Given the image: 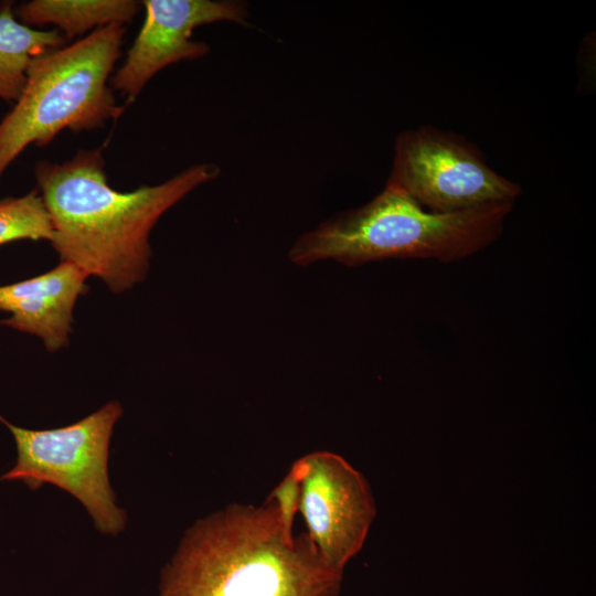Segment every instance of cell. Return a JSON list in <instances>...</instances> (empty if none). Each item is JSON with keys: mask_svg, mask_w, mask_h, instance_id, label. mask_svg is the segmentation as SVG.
Returning a JSON list of instances; mask_svg holds the SVG:
<instances>
[{"mask_svg": "<svg viewBox=\"0 0 596 596\" xmlns=\"http://www.w3.org/2000/svg\"><path fill=\"white\" fill-rule=\"evenodd\" d=\"M142 25L126 57L110 77L113 91L127 103L139 96L161 70L180 61L205 56L210 47L192 38L194 29L215 22L244 24L248 6L231 0H143Z\"/></svg>", "mask_w": 596, "mask_h": 596, "instance_id": "ba28073f", "label": "cell"}, {"mask_svg": "<svg viewBox=\"0 0 596 596\" xmlns=\"http://www.w3.org/2000/svg\"><path fill=\"white\" fill-rule=\"evenodd\" d=\"M435 213H458L511 203L521 187L493 170L461 135L430 125L402 131L386 181Z\"/></svg>", "mask_w": 596, "mask_h": 596, "instance_id": "8992f818", "label": "cell"}, {"mask_svg": "<svg viewBox=\"0 0 596 596\" xmlns=\"http://www.w3.org/2000/svg\"><path fill=\"white\" fill-rule=\"evenodd\" d=\"M126 28L114 23L35 56L13 107L0 120V179L31 145L43 147L63 130L104 128L124 110L110 86Z\"/></svg>", "mask_w": 596, "mask_h": 596, "instance_id": "277c9868", "label": "cell"}, {"mask_svg": "<svg viewBox=\"0 0 596 596\" xmlns=\"http://www.w3.org/2000/svg\"><path fill=\"white\" fill-rule=\"evenodd\" d=\"M219 174L214 163H195L161 183L121 192L108 184L100 147L79 149L62 162L41 160L34 169L61 262L98 277L114 292L146 277L149 236L159 219Z\"/></svg>", "mask_w": 596, "mask_h": 596, "instance_id": "6da1fadb", "label": "cell"}, {"mask_svg": "<svg viewBox=\"0 0 596 596\" xmlns=\"http://www.w3.org/2000/svg\"><path fill=\"white\" fill-rule=\"evenodd\" d=\"M121 414V405L114 401L74 424L40 430L18 427L0 415L18 449L14 467L0 480H19L32 490L56 486L85 507L99 532L118 534L125 529L126 513L115 501L108 456Z\"/></svg>", "mask_w": 596, "mask_h": 596, "instance_id": "5b68a950", "label": "cell"}, {"mask_svg": "<svg viewBox=\"0 0 596 596\" xmlns=\"http://www.w3.org/2000/svg\"><path fill=\"white\" fill-rule=\"evenodd\" d=\"M512 207L502 203L435 213L386 183L364 205L343 211L298 237L288 257L298 266L333 260L355 267L391 258L457 262L496 242Z\"/></svg>", "mask_w": 596, "mask_h": 596, "instance_id": "3957f363", "label": "cell"}, {"mask_svg": "<svg viewBox=\"0 0 596 596\" xmlns=\"http://www.w3.org/2000/svg\"><path fill=\"white\" fill-rule=\"evenodd\" d=\"M294 465L300 476L299 512L306 534L319 556L343 573L375 517L370 487L362 473L331 451H312Z\"/></svg>", "mask_w": 596, "mask_h": 596, "instance_id": "52a82bcc", "label": "cell"}, {"mask_svg": "<svg viewBox=\"0 0 596 596\" xmlns=\"http://www.w3.org/2000/svg\"><path fill=\"white\" fill-rule=\"evenodd\" d=\"M13 2L0 6V99L15 102L26 82L31 61L67 41L56 29L42 31L20 22Z\"/></svg>", "mask_w": 596, "mask_h": 596, "instance_id": "8fae6325", "label": "cell"}, {"mask_svg": "<svg viewBox=\"0 0 596 596\" xmlns=\"http://www.w3.org/2000/svg\"><path fill=\"white\" fill-rule=\"evenodd\" d=\"M342 574L275 505L232 503L196 521L161 571L158 596H340Z\"/></svg>", "mask_w": 596, "mask_h": 596, "instance_id": "7a4b0ae2", "label": "cell"}, {"mask_svg": "<svg viewBox=\"0 0 596 596\" xmlns=\"http://www.w3.org/2000/svg\"><path fill=\"white\" fill-rule=\"evenodd\" d=\"M267 501L275 505L286 531L292 533V524L300 502V476L295 465L272 490Z\"/></svg>", "mask_w": 596, "mask_h": 596, "instance_id": "4fadbf2b", "label": "cell"}, {"mask_svg": "<svg viewBox=\"0 0 596 596\" xmlns=\"http://www.w3.org/2000/svg\"><path fill=\"white\" fill-rule=\"evenodd\" d=\"M135 0H31L14 8L29 26L53 25L66 40L107 26L129 23L140 10Z\"/></svg>", "mask_w": 596, "mask_h": 596, "instance_id": "30bf717a", "label": "cell"}, {"mask_svg": "<svg viewBox=\"0 0 596 596\" xmlns=\"http://www.w3.org/2000/svg\"><path fill=\"white\" fill-rule=\"evenodd\" d=\"M87 277L61 262L36 277L0 286V310L12 315L0 323L40 337L51 352L60 350L68 343L73 308L87 289Z\"/></svg>", "mask_w": 596, "mask_h": 596, "instance_id": "9c48e42d", "label": "cell"}, {"mask_svg": "<svg viewBox=\"0 0 596 596\" xmlns=\"http://www.w3.org/2000/svg\"><path fill=\"white\" fill-rule=\"evenodd\" d=\"M49 213L38 190L0 199V245L17 240H52Z\"/></svg>", "mask_w": 596, "mask_h": 596, "instance_id": "7c38bea8", "label": "cell"}]
</instances>
